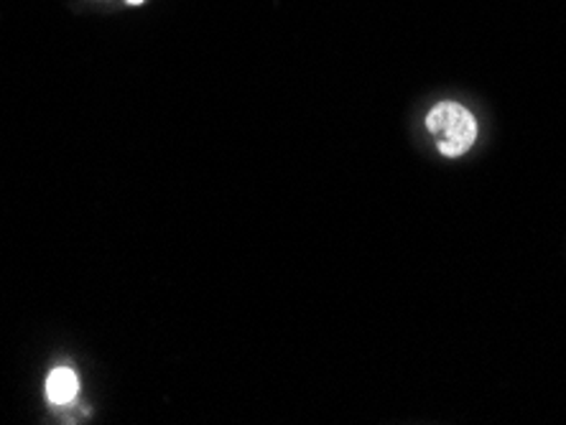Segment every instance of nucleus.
I'll use <instances>...</instances> for the list:
<instances>
[{
    "label": "nucleus",
    "instance_id": "f257e3e1",
    "mask_svg": "<svg viewBox=\"0 0 566 425\" xmlns=\"http://www.w3.org/2000/svg\"><path fill=\"white\" fill-rule=\"evenodd\" d=\"M427 130L434 136V144L441 156L457 158L464 156L478 140V120L460 103H439L427 115Z\"/></svg>",
    "mask_w": 566,
    "mask_h": 425
},
{
    "label": "nucleus",
    "instance_id": "f03ea898",
    "mask_svg": "<svg viewBox=\"0 0 566 425\" xmlns=\"http://www.w3.org/2000/svg\"><path fill=\"white\" fill-rule=\"evenodd\" d=\"M80 393V378L70 366H56L46 380V397L54 405H70Z\"/></svg>",
    "mask_w": 566,
    "mask_h": 425
},
{
    "label": "nucleus",
    "instance_id": "7ed1b4c3",
    "mask_svg": "<svg viewBox=\"0 0 566 425\" xmlns=\"http://www.w3.org/2000/svg\"><path fill=\"white\" fill-rule=\"evenodd\" d=\"M128 3H130V6H138V3H144V0H128Z\"/></svg>",
    "mask_w": 566,
    "mask_h": 425
}]
</instances>
